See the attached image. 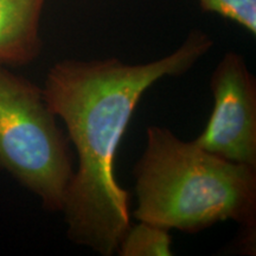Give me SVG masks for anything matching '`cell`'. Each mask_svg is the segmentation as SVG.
Here are the masks:
<instances>
[{
	"label": "cell",
	"mask_w": 256,
	"mask_h": 256,
	"mask_svg": "<svg viewBox=\"0 0 256 256\" xmlns=\"http://www.w3.org/2000/svg\"><path fill=\"white\" fill-rule=\"evenodd\" d=\"M214 46L192 30L168 56L142 64L114 58L63 60L48 72L43 94L63 120L78 164L62 212L72 242L112 256L130 226V194L115 178V156L142 96L160 78L186 72Z\"/></svg>",
	"instance_id": "6da1fadb"
},
{
	"label": "cell",
	"mask_w": 256,
	"mask_h": 256,
	"mask_svg": "<svg viewBox=\"0 0 256 256\" xmlns=\"http://www.w3.org/2000/svg\"><path fill=\"white\" fill-rule=\"evenodd\" d=\"M146 138L134 171L138 220L186 234L234 220L254 240L255 166L217 156L168 128L150 126Z\"/></svg>",
	"instance_id": "7a4b0ae2"
},
{
	"label": "cell",
	"mask_w": 256,
	"mask_h": 256,
	"mask_svg": "<svg viewBox=\"0 0 256 256\" xmlns=\"http://www.w3.org/2000/svg\"><path fill=\"white\" fill-rule=\"evenodd\" d=\"M56 119L43 89L0 64V170L51 212L63 210L74 174L68 136Z\"/></svg>",
	"instance_id": "3957f363"
},
{
	"label": "cell",
	"mask_w": 256,
	"mask_h": 256,
	"mask_svg": "<svg viewBox=\"0 0 256 256\" xmlns=\"http://www.w3.org/2000/svg\"><path fill=\"white\" fill-rule=\"evenodd\" d=\"M214 107L194 142L230 162L256 168V81L244 57L229 51L210 80Z\"/></svg>",
	"instance_id": "277c9868"
},
{
	"label": "cell",
	"mask_w": 256,
	"mask_h": 256,
	"mask_svg": "<svg viewBox=\"0 0 256 256\" xmlns=\"http://www.w3.org/2000/svg\"><path fill=\"white\" fill-rule=\"evenodd\" d=\"M44 4L46 0H0V64L28 66L40 55Z\"/></svg>",
	"instance_id": "5b68a950"
},
{
	"label": "cell",
	"mask_w": 256,
	"mask_h": 256,
	"mask_svg": "<svg viewBox=\"0 0 256 256\" xmlns=\"http://www.w3.org/2000/svg\"><path fill=\"white\" fill-rule=\"evenodd\" d=\"M170 230L156 224L142 222L130 226L120 241L121 256H171L172 238Z\"/></svg>",
	"instance_id": "8992f818"
},
{
	"label": "cell",
	"mask_w": 256,
	"mask_h": 256,
	"mask_svg": "<svg viewBox=\"0 0 256 256\" xmlns=\"http://www.w3.org/2000/svg\"><path fill=\"white\" fill-rule=\"evenodd\" d=\"M204 12L229 19L256 34V0H198Z\"/></svg>",
	"instance_id": "52a82bcc"
}]
</instances>
